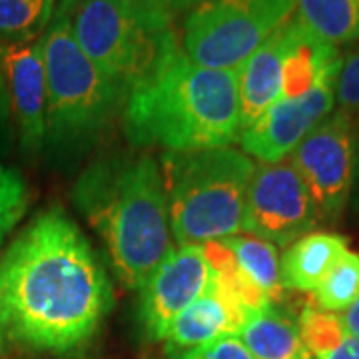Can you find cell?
<instances>
[{
	"mask_svg": "<svg viewBox=\"0 0 359 359\" xmlns=\"http://www.w3.org/2000/svg\"><path fill=\"white\" fill-rule=\"evenodd\" d=\"M14 124L11 114V102H8V92L4 74L0 70V154H8L14 142Z\"/></svg>",
	"mask_w": 359,
	"mask_h": 359,
	"instance_id": "484cf974",
	"label": "cell"
},
{
	"mask_svg": "<svg viewBox=\"0 0 359 359\" xmlns=\"http://www.w3.org/2000/svg\"><path fill=\"white\" fill-rule=\"evenodd\" d=\"M316 359H359V337L347 335L339 346Z\"/></svg>",
	"mask_w": 359,
	"mask_h": 359,
	"instance_id": "4316f807",
	"label": "cell"
},
{
	"mask_svg": "<svg viewBox=\"0 0 359 359\" xmlns=\"http://www.w3.org/2000/svg\"><path fill=\"white\" fill-rule=\"evenodd\" d=\"M290 22V20H287ZM287 22L257 48L238 70L240 132L250 128L282 96L283 58L287 52Z\"/></svg>",
	"mask_w": 359,
	"mask_h": 359,
	"instance_id": "5bb4252c",
	"label": "cell"
},
{
	"mask_svg": "<svg viewBox=\"0 0 359 359\" xmlns=\"http://www.w3.org/2000/svg\"><path fill=\"white\" fill-rule=\"evenodd\" d=\"M66 16L80 50L126 96L182 52L172 16L150 0H74Z\"/></svg>",
	"mask_w": 359,
	"mask_h": 359,
	"instance_id": "8992f818",
	"label": "cell"
},
{
	"mask_svg": "<svg viewBox=\"0 0 359 359\" xmlns=\"http://www.w3.org/2000/svg\"><path fill=\"white\" fill-rule=\"evenodd\" d=\"M341 56L337 46L325 42L297 18L287 22V52L283 58L282 96L297 98L318 84L337 78Z\"/></svg>",
	"mask_w": 359,
	"mask_h": 359,
	"instance_id": "9a60e30c",
	"label": "cell"
},
{
	"mask_svg": "<svg viewBox=\"0 0 359 359\" xmlns=\"http://www.w3.org/2000/svg\"><path fill=\"white\" fill-rule=\"evenodd\" d=\"M335 80H325L297 98H280L256 124L240 132L242 152L259 162H278L294 152L299 142L332 114L335 106Z\"/></svg>",
	"mask_w": 359,
	"mask_h": 359,
	"instance_id": "8fae6325",
	"label": "cell"
},
{
	"mask_svg": "<svg viewBox=\"0 0 359 359\" xmlns=\"http://www.w3.org/2000/svg\"><path fill=\"white\" fill-rule=\"evenodd\" d=\"M40 42L46 72L44 150L52 160L76 158L112 126L126 92L80 50L66 13H54Z\"/></svg>",
	"mask_w": 359,
	"mask_h": 359,
	"instance_id": "277c9868",
	"label": "cell"
},
{
	"mask_svg": "<svg viewBox=\"0 0 359 359\" xmlns=\"http://www.w3.org/2000/svg\"><path fill=\"white\" fill-rule=\"evenodd\" d=\"M158 8H162L170 16H176L182 13H192L196 6H200L204 0H150Z\"/></svg>",
	"mask_w": 359,
	"mask_h": 359,
	"instance_id": "83f0119b",
	"label": "cell"
},
{
	"mask_svg": "<svg viewBox=\"0 0 359 359\" xmlns=\"http://www.w3.org/2000/svg\"><path fill=\"white\" fill-rule=\"evenodd\" d=\"M56 13V0H0V46L42 39Z\"/></svg>",
	"mask_w": 359,
	"mask_h": 359,
	"instance_id": "ffe728a7",
	"label": "cell"
},
{
	"mask_svg": "<svg viewBox=\"0 0 359 359\" xmlns=\"http://www.w3.org/2000/svg\"><path fill=\"white\" fill-rule=\"evenodd\" d=\"M238 337L256 359H309L297 321L276 304L250 313Z\"/></svg>",
	"mask_w": 359,
	"mask_h": 359,
	"instance_id": "e0dca14e",
	"label": "cell"
},
{
	"mask_svg": "<svg viewBox=\"0 0 359 359\" xmlns=\"http://www.w3.org/2000/svg\"><path fill=\"white\" fill-rule=\"evenodd\" d=\"M8 335H11V316H8V308H6L4 295H2V290H0V353L6 346Z\"/></svg>",
	"mask_w": 359,
	"mask_h": 359,
	"instance_id": "f546056e",
	"label": "cell"
},
{
	"mask_svg": "<svg viewBox=\"0 0 359 359\" xmlns=\"http://www.w3.org/2000/svg\"><path fill=\"white\" fill-rule=\"evenodd\" d=\"M0 70L4 74L14 134L26 158L44 150L46 134V72L42 42L0 46Z\"/></svg>",
	"mask_w": 359,
	"mask_h": 359,
	"instance_id": "7c38bea8",
	"label": "cell"
},
{
	"mask_svg": "<svg viewBox=\"0 0 359 359\" xmlns=\"http://www.w3.org/2000/svg\"><path fill=\"white\" fill-rule=\"evenodd\" d=\"M28 188L25 178L0 162V238H4L22 219L28 210Z\"/></svg>",
	"mask_w": 359,
	"mask_h": 359,
	"instance_id": "603a6c76",
	"label": "cell"
},
{
	"mask_svg": "<svg viewBox=\"0 0 359 359\" xmlns=\"http://www.w3.org/2000/svg\"><path fill=\"white\" fill-rule=\"evenodd\" d=\"M248 309L226 283L214 276L204 295L180 313L166 335L168 353H182L205 346L224 335H238L248 320Z\"/></svg>",
	"mask_w": 359,
	"mask_h": 359,
	"instance_id": "4fadbf2b",
	"label": "cell"
},
{
	"mask_svg": "<svg viewBox=\"0 0 359 359\" xmlns=\"http://www.w3.org/2000/svg\"><path fill=\"white\" fill-rule=\"evenodd\" d=\"M72 4H74V0H58V6H56V11H58V13H66V11L72 6Z\"/></svg>",
	"mask_w": 359,
	"mask_h": 359,
	"instance_id": "4dcf8cb0",
	"label": "cell"
},
{
	"mask_svg": "<svg viewBox=\"0 0 359 359\" xmlns=\"http://www.w3.org/2000/svg\"><path fill=\"white\" fill-rule=\"evenodd\" d=\"M212 283L200 245H180L172 250L140 287V321L150 339H166L168 330L184 309Z\"/></svg>",
	"mask_w": 359,
	"mask_h": 359,
	"instance_id": "30bf717a",
	"label": "cell"
},
{
	"mask_svg": "<svg viewBox=\"0 0 359 359\" xmlns=\"http://www.w3.org/2000/svg\"><path fill=\"white\" fill-rule=\"evenodd\" d=\"M321 219L346 210L358 172V128L344 110L323 118L290 156Z\"/></svg>",
	"mask_w": 359,
	"mask_h": 359,
	"instance_id": "ba28073f",
	"label": "cell"
},
{
	"mask_svg": "<svg viewBox=\"0 0 359 359\" xmlns=\"http://www.w3.org/2000/svg\"><path fill=\"white\" fill-rule=\"evenodd\" d=\"M295 8L302 25L334 46L359 40V0H295Z\"/></svg>",
	"mask_w": 359,
	"mask_h": 359,
	"instance_id": "ac0fdd59",
	"label": "cell"
},
{
	"mask_svg": "<svg viewBox=\"0 0 359 359\" xmlns=\"http://www.w3.org/2000/svg\"><path fill=\"white\" fill-rule=\"evenodd\" d=\"M233 252L240 268L257 287L268 295L271 304L283 297L280 256L276 245L256 236H231L224 240Z\"/></svg>",
	"mask_w": 359,
	"mask_h": 359,
	"instance_id": "d6986e66",
	"label": "cell"
},
{
	"mask_svg": "<svg viewBox=\"0 0 359 359\" xmlns=\"http://www.w3.org/2000/svg\"><path fill=\"white\" fill-rule=\"evenodd\" d=\"M341 321H344L347 335L359 337V297L341 313Z\"/></svg>",
	"mask_w": 359,
	"mask_h": 359,
	"instance_id": "f1b7e54d",
	"label": "cell"
},
{
	"mask_svg": "<svg viewBox=\"0 0 359 359\" xmlns=\"http://www.w3.org/2000/svg\"><path fill=\"white\" fill-rule=\"evenodd\" d=\"M172 359H256L238 335H224L210 344L194 347L182 353L170 355Z\"/></svg>",
	"mask_w": 359,
	"mask_h": 359,
	"instance_id": "d4e9b609",
	"label": "cell"
},
{
	"mask_svg": "<svg viewBox=\"0 0 359 359\" xmlns=\"http://www.w3.org/2000/svg\"><path fill=\"white\" fill-rule=\"evenodd\" d=\"M11 334L68 353L88 344L112 308V283L86 236L62 208L32 219L0 259Z\"/></svg>",
	"mask_w": 359,
	"mask_h": 359,
	"instance_id": "6da1fadb",
	"label": "cell"
},
{
	"mask_svg": "<svg viewBox=\"0 0 359 359\" xmlns=\"http://www.w3.org/2000/svg\"><path fill=\"white\" fill-rule=\"evenodd\" d=\"M335 100L359 128V46L341 58V68L335 80Z\"/></svg>",
	"mask_w": 359,
	"mask_h": 359,
	"instance_id": "cb8c5ba5",
	"label": "cell"
},
{
	"mask_svg": "<svg viewBox=\"0 0 359 359\" xmlns=\"http://www.w3.org/2000/svg\"><path fill=\"white\" fill-rule=\"evenodd\" d=\"M346 252L347 240L339 233L311 231L299 238L280 259L283 287L313 292Z\"/></svg>",
	"mask_w": 359,
	"mask_h": 359,
	"instance_id": "2e32d148",
	"label": "cell"
},
{
	"mask_svg": "<svg viewBox=\"0 0 359 359\" xmlns=\"http://www.w3.org/2000/svg\"><path fill=\"white\" fill-rule=\"evenodd\" d=\"M297 327L304 346L313 358L335 349L347 337L341 316L334 311H325L313 304L302 309Z\"/></svg>",
	"mask_w": 359,
	"mask_h": 359,
	"instance_id": "7402d4cb",
	"label": "cell"
},
{
	"mask_svg": "<svg viewBox=\"0 0 359 359\" xmlns=\"http://www.w3.org/2000/svg\"><path fill=\"white\" fill-rule=\"evenodd\" d=\"M320 219L318 208L290 158L256 164L242 231L283 248L311 233Z\"/></svg>",
	"mask_w": 359,
	"mask_h": 359,
	"instance_id": "9c48e42d",
	"label": "cell"
},
{
	"mask_svg": "<svg viewBox=\"0 0 359 359\" xmlns=\"http://www.w3.org/2000/svg\"><path fill=\"white\" fill-rule=\"evenodd\" d=\"M313 306L325 311H346L359 297V254L347 250L311 292Z\"/></svg>",
	"mask_w": 359,
	"mask_h": 359,
	"instance_id": "44dd1931",
	"label": "cell"
},
{
	"mask_svg": "<svg viewBox=\"0 0 359 359\" xmlns=\"http://www.w3.org/2000/svg\"><path fill=\"white\" fill-rule=\"evenodd\" d=\"M70 196L106 245L116 276L140 290L172 252L160 164L146 152L102 156L78 176Z\"/></svg>",
	"mask_w": 359,
	"mask_h": 359,
	"instance_id": "7a4b0ae2",
	"label": "cell"
},
{
	"mask_svg": "<svg viewBox=\"0 0 359 359\" xmlns=\"http://www.w3.org/2000/svg\"><path fill=\"white\" fill-rule=\"evenodd\" d=\"M2 240H4V238H0V244H2Z\"/></svg>",
	"mask_w": 359,
	"mask_h": 359,
	"instance_id": "1f68e13d",
	"label": "cell"
},
{
	"mask_svg": "<svg viewBox=\"0 0 359 359\" xmlns=\"http://www.w3.org/2000/svg\"><path fill=\"white\" fill-rule=\"evenodd\" d=\"M170 230L180 245H204L244 228L256 164L231 146L162 156Z\"/></svg>",
	"mask_w": 359,
	"mask_h": 359,
	"instance_id": "5b68a950",
	"label": "cell"
},
{
	"mask_svg": "<svg viewBox=\"0 0 359 359\" xmlns=\"http://www.w3.org/2000/svg\"><path fill=\"white\" fill-rule=\"evenodd\" d=\"M124 132L134 146L168 152L224 148L240 138L238 70H214L176 54L124 104Z\"/></svg>",
	"mask_w": 359,
	"mask_h": 359,
	"instance_id": "3957f363",
	"label": "cell"
},
{
	"mask_svg": "<svg viewBox=\"0 0 359 359\" xmlns=\"http://www.w3.org/2000/svg\"><path fill=\"white\" fill-rule=\"evenodd\" d=\"M295 0H204L184 22V54L214 70H240L292 20Z\"/></svg>",
	"mask_w": 359,
	"mask_h": 359,
	"instance_id": "52a82bcc",
	"label": "cell"
}]
</instances>
